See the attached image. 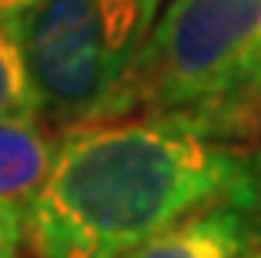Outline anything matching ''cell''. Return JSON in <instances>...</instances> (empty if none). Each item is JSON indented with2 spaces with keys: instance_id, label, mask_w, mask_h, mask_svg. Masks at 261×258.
<instances>
[{
  "instance_id": "cell-1",
  "label": "cell",
  "mask_w": 261,
  "mask_h": 258,
  "mask_svg": "<svg viewBox=\"0 0 261 258\" xmlns=\"http://www.w3.org/2000/svg\"><path fill=\"white\" fill-rule=\"evenodd\" d=\"M241 145L161 118L57 131L54 158L23 205L27 258H127L218 201Z\"/></svg>"
},
{
  "instance_id": "cell-2",
  "label": "cell",
  "mask_w": 261,
  "mask_h": 258,
  "mask_svg": "<svg viewBox=\"0 0 261 258\" xmlns=\"http://www.w3.org/2000/svg\"><path fill=\"white\" fill-rule=\"evenodd\" d=\"M261 91V0H171L154 17L111 118H161L204 134Z\"/></svg>"
},
{
  "instance_id": "cell-3",
  "label": "cell",
  "mask_w": 261,
  "mask_h": 258,
  "mask_svg": "<svg viewBox=\"0 0 261 258\" xmlns=\"http://www.w3.org/2000/svg\"><path fill=\"white\" fill-rule=\"evenodd\" d=\"M161 0H44L20 17L40 121L54 131L104 121Z\"/></svg>"
},
{
  "instance_id": "cell-4",
  "label": "cell",
  "mask_w": 261,
  "mask_h": 258,
  "mask_svg": "<svg viewBox=\"0 0 261 258\" xmlns=\"http://www.w3.org/2000/svg\"><path fill=\"white\" fill-rule=\"evenodd\" d=\"M254 242L245 231L241 218L221 198L171 225L158 238L141 245L127 258H248L254 255Z\"/></svg>"
},
{
  "instance_id": "cell-5",
  "label": "cell",
  "mask_w": 261,
  "mask_h": 258,
  "mask_svg": "<svg viewBox=\"0 0 261 258\" xmlns=\"http://www.w3.org/2000/svg\"><path fill=\"white\" fill-rule=\"evenodd\" d=\"M57 131L44 121H0V205H27L40 188Z\"/></svg>"
},
{
  "instance_id": "cell-6",
  "label": "cell",
  "mask_w": 261,
  "mask_h": 258,
  "mask_svg": "<svg viewBox=\"0 0 261 258\" xmlns=\"http://www.w3.org/2000/svg\"><path fill=\"white\" fill-rule=\"evenodd\" d=\"M0 121H40L37 91L20 44V20H0Z\"/></svg>"
},
{
  "instance_id": "cell-7",
  "label": "cell",
  "mask_w": 261,
  "mask_h": 258,
  "mask_svg": "<svg viewBox=\"0 0 261 258\" xmlns=\"http://www.w3.org/2000/svg\"><path fill=\"white\" fill-rule=\"evenodd\" d=\"M221 201L241 218L254 248L261 251V137L241 145L234 175L221 191Z\"/></svg>"
},
{
  "instance_id": "cell-8",
  "label": "cell",
  "mask_w": 261,
  "mask_h": 258,
  "mask_svg": "<svg viewBox=\"0 0 261 258\" xmlns=\"http://www.w3.org/2000/svg\"><path fill=\"white\" fill-rule=\"evenodd\" d=\"M204 137H215L224 145H248L261 137V91L251 94L245 104L231 107L228 114H221L215 124L204 128Z\"/></svg>"
},
{
  "instance_id": "cell-9",
  "label": "cell",
  "mask_w": 261,
  "mask_h": 258,
  "mask_svg": "<svg viewBox=\"0 0 261 258\" xmlns=\"http://www.w3.org/2000/svg\"><path fill=\"white\" fill-rule=\"evenodd\" d=\"M0 258H27L20 205H0Z\"/></svg>"
},
{
  "instance_id": "cell-10",
  "label": "cell",
  "mask_w": 261,
  "mask_h": 258,
  "mask_svg": "<svg viewBox=\"0 0 261 258\" xmlns=\"http://www.w3.org/2000/svg\"><path fill=\"white\" fill-rule=\"evenodd\" d=\"M44 0H0V20H20Z\"/></svg>"
},
{
  "instance_id": "cell-11",
  "label": "cell",
  "mask_w": 261,
  "mask_h": 258,
  "mask_svg": "<svg viewBox=\"0 0 261 258\" xmlns=\"http://www.w3.org/2000/svg\"><path fill=\"white\" fill-rule=\"evenodd\" d=\"M248 258H261V251H254V255H248Z\"/></svg>"
}]
</instances>
